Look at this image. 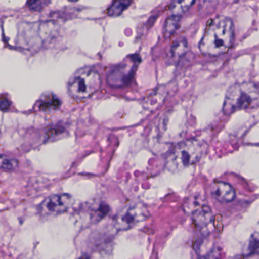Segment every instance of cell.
<instances>
[{"label": "cell", "instance_id": "cell-1", "mask_svg": "<svg viewBox=\"0 0 259 259\" xmlns=\"http://www.w3.org/2000/svg\"><path fill=\"white\" fill-rule=\"evenodd\" d=\"M234 40V26L231 19L218 16L212 19L200 42L199 48L204 55L218 57L228 52Z\"/></svg>", "mask_w": 259, "mask_h": 259}, {"label": "cell", "instance_id": "cell-2", "mask_svg": "<svg viewBox=\"0 0 259 259\" xmlns=\"http://www.w3.org/2000/svg\"><path fill=\"white\" fill-rule=\"evenodd\" d=\"M259 107V87L252 82L238 83L231 86L226 94L223 110L227 115L239 110Z\"/></svg>", "mask_w": 259, "mask_h": 259}, {"label": "cell", "instance_id": "cell-3", "mask_svg": "<svg viewBox=\"0 0 259 259\" xmlns=\"http://www.w3.org/2000/svg\"><path fill=\"white\" fill-rule=\"evenodd\" d=\"M206 149L205 142L198 139H190L181 142L168 155L166 168L172 172H180L198 163Z\"/></svg>", "mask_w": 259, "mask_h": 259}, {"label": "cell", "instance_id": "cell-4", "mask_svg": "<svg viewBox=\"0 0 259 259\" xmlns=\"http://www.w3.org/2000/svg\"><path fill=\"white\" fill-rule=\"evenodd\" d=\"M101 85V75L95 69L82 68L71 77L68 83V92L74 99L84 101L93 96Z\"/></svg>", "mask_w": 259, "mask_h": 259}, {"label": "cell", "instance_id": "cell-5", "mask_svg": "<svg viewBox=\"0 0 259 259\" xmlns=\"http://www.w3.org/2000/svg\"><path fill=\"white\" fill-rule=\"evenodd\" d=\"M148 216V210L143 204L139 203L128 204L115 217V228L119 231L131 230L145 221Z\"/></svg>", "mask_w": 259, "mask_h": 259}, {"label": "cell", "instance_id": "cell-6", "mask_svg": "<svg viewBox=\"0 0 259 259\" xmlns=\"http://www.w3.org/2000/svg\"><path fill=\"white\" fill-rule=\"evenodd\" d=\"M75 204V200L67 194H58L48 197L39 206L42 216H56L64 213Z\"/></svg>", "mask_w": 259, "mask_h": 259}, {"label": "cell", "instance_id": "cell-7", "mask_svg": "<svg viewBox=\"0 0 259 259\" xmlns=\"http://www.w3.org/2000/svg\"><path fill=\"white\" fill-rule=\"evenodd\" d=\"M137 63L134 58H127V60L113 68L107 76L109 85L121 88L128 84L133 78Z\"/></svg>", "mask_w": 259, "mask_h": 259}, {"label": "cell", "instance_id": "cell-8", "mask_svg": "<svg viewBox=\"0 0 259 259\" xmlns=\"http://www.w3.org/2000/svg\"><path fill=\"white\" fill-rule=\"evenodd\" d=\"M210 192L214 199L220 203H229L234 200L236 192L228 183L215 181L210 186Z\"/></svg>", "mask_w": 259, "mask_h": 259}, {"label": "cell", "instance_id": "cell-9", "mask_svg": "<svg viewBox=\"0 0 259 259\" xmlns=\"http://www.w3.org/2000/svg\"><path fill=\"white\" fill-rule=\"evenodd\" d=\"M212 218V212L207 204H195L192 210V222L198 230L208 225Z\"/></svg>", "mask_w": 259, "mask_h": 259}, {"label": "cell", "instance_id": "cell-10", "mask_svg": "<svg viewBox=\"0 0 259 259\" xmlns=\"http://www.w3.org/2000/svg\"><path fill=\"white\" fill-rule=\"evenodd\" d=\"M60 106V100L51 92L44 94L39 103V108L45 112L54 111L57 110Z\"/></svg>", "mask_w": 259, "mask_h": 259}, {"label": "cell", "instance_id": "cell-11", "mask_svg": "<svg viewBox=\"0 0 259 259\" xmlns=\"http://www.w3.org/2000/svg\"><path fill=\"white\" fill-rule=\"evenodd\" d=\"M195 0H172L169 7L170 16L180 17L193 5Z\"/></svg>", "mask_w": 259, "mask_h": 259}, {"label": "cell", "instance_id": "cell-12", "mask_svg": "<svg viewBox=\"0 0 259 259\" xmlns=\"http://www.w3.org/2000/svg\"><path fill=\"white\" fill-rule=\"evenodd\" d=\"M132 0H114L108 10L110 16H119L128 8Z\"/></svg>", "mask_w": 259, "mask_h": 259}, {"label": "cell", "instance_id": "cell-13", "mask_svg": "<svg viewBox=\"0 0 259 259\" xmlns=\"http://www.w3.org/2000/svg\"><path fill=\"white\" fill-rule=\"evenodd\" d=\"M179 25H180V17L170 16V17L168 18L163 28V34L165 37L169 38L171 37L177 31Z\"/></svg>", "mask_w": 259, "mask_h": 259}, {"label": "cell", "instance_id": "cell-14", "mask_svg": "<svg viewBox=\"0 0 259 259\" xmlns=\"http://www.w3.org/2000/svg\"><path fill=\"white\" fill-rule=\"evenodd\" d=\"M244 254L247 256L259 254V234L254 233V234L251 235L246 246H245Z\"/></svg>", "mask_w": 259, "mask_h": 259}, {"label": "cell", "instance_id": "cell-15", "mask_svg": "<svg viewBox=\"0 0 259 259\" xmlns=\"http://www.w3.org/2000/svg\"><path fill=\"white\" fill-rule=\"evenodd\" d=\"M187 42L184 39H182V40H177L174 44L172 49H171V52H172V56L174 57L180 58L187 52Z\"/></svg>", "mask_w": 259, "mask_h": 259}, {"label": "cell", "instance_id": "cell-16", "mask_svg": "<svg viewBox=\"0 0 259 259\" xmlns=\"http://www.w3.org/2000/svg\"><path fill=\"white\" fill-rule=\"evenodd\" d=\"M19 161L13 157H8V156H1V160H0V167L3 170L13 171L16 169Z\"/></svg>", "mask_w": 259, "mask_h": 259}, {"label": "cell", "instance_id": "cell-17", "mask_svg": "<svg viewBox=\"0 0 259 259\" xmlns=\"http://www.w3.org/2000/svg\"><path fill=\"white\" fill-rule=\"evenodd\" d=\"M48 4V0H28L27 6L30 10L39 11Z\"/></svg>", "mask_w": 259, "mask_h": 259}, {"label": "cell", "instance_id": "cell-18", "mask_svg": "<svg viewBox=\"0 0 259 259\" xmlns=\"http://www.w3.org/2000/svg\"><path fill=\"white\" fill-rule=\"evenodd\" d=\"M10 106V101L5 96L3 95L2 98H1V109H2V110H7Z\"/></svg>", "mask_w": 259, "mask_h": 259}, {"label": "cell", "instance_id": "cell-19", "mask_svg": "<svg viewBox=\"0 0 259 259\" xmlns=\"http://www.w3.org/2000/svg\"><path fill=\"white\" fill-rule=\"evenodd\" d=\"M69 2L76 3L78 2V0H69Z\"/></svg>", "mask_w": 259, "mask_h": 259}]
</instances>
